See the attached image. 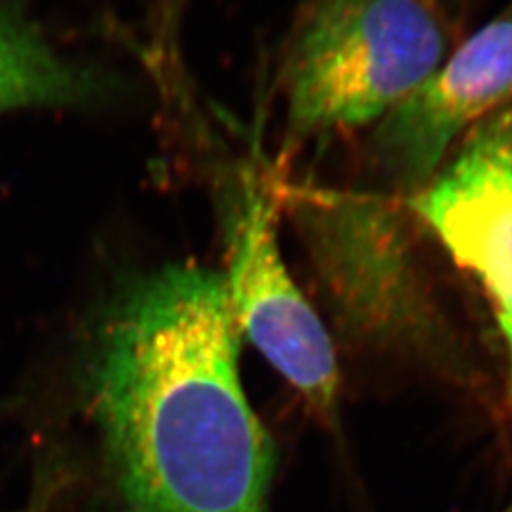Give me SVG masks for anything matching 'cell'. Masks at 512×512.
Returning a JSON list of instances; mask_svg holds the SVG:
<instances>
[{"instance_id": "cell-1", "label": "cell", "mask_w": 512, "mask_h": 512, "mask_svg": "<svg viewBox=\"0 0 512 512\" xmlns=\"http://www.w3.org/2000/svg\"><path fill=\"white\" fill-rule=\"evenodd\" d=\"M238 334L224 277L196 264L112 306L86 387L128 512H268L274 446L241 387Z\"/></svg>"}, {"instance_id": "cell-2", "label": "cell", "mask_w": 512, "mask_h": 512, "mask_svg": "<svg viewBox=\"0 0 512 512\" xmlns=\"http://www.w3.org/2000/svg\"><path fill=\"white\" fill-rule=\"evenodd\" d=\"M435 0H313L283 63L289 135L378 124L448 57Z\"/></svg>"}, {"instance_id": "cell-3", "label": "cell", "mask_w": 512, "mask_h": 512, "mask_svg": "<svg viewBox=\"0 0 512 512\" xmlns=\"http://www.w3.org/2000/svg\"><path fill=\"white\" fill-rule=\"evenodd\" d=\"M287 203L344 329L380 344L427 340L433 311L395 203L325 188H293Z\"/></svg>"}, {"instance_id": "cell-4", "label": "cell", "mask_w": 512, "mask_h": 512, "mask_svg": "<svg viewBox=\"0 0 512 512\" xmlns=\"http://www.w3.org/2000/svg\"><path fill=\"white\" fill-rule=\"evenodd\" d=\"M226 213V293L239 332L319 414L336 406L329 332L289 274L277 236V198L243 177Z\"/></svg>"}, {"instance_id": "cell-5", "label": "cell", "mask_w": 512, "mask_h": 512, "mask_svg": "<svg viewBox=\"0 0 512 512\" xmlns=\"http://www.w3.org/2000/svg\"><path fill=\"white\" fill-rule=\"evenodd\" d=\"M511 105L512 2L385 114L374 128L372 156L410 198L478 124Z\"/></svg>"}, {"instance_id": "cell-6", "label": "cell", "mask_w": 512, "mask_h": 512, "mask_svg": "<svg viewBox=\"0 0 512 512\" xmlns=\"http://www.w3.org/2000/svg\"><path fill=\"white\" fill-rule=\"evenodd\" d=\"M408 205L488 296L512 406V105L478 124Z\"/></svg>"}, {"instance_id": "cell-7", "label": "cell", "mask_w": 512, "mask_h": 512, "mask_svg": "<svg viewBox=\"0 0 512 512\" xmlns=\"http://www.w3.org/2000/svg\"><path fill=\"white\" fill-rule=\"evenodd\" d=\"M103 80L59 54L31 19L0 8V112L84 105Z\"/></svg>"}]
</instances>
